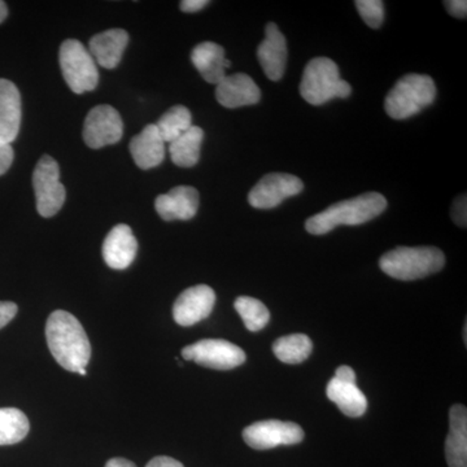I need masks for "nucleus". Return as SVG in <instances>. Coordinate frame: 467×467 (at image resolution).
<instances>
[{
  "label": "nucleus",
  "instance_id": "21",
  "mask_svg": "<svg viewBox=\"0 0 467 467\" xmlns=\"http://www.w3.org/2000/svg\"><path fill=\"white\" fill-rule=\"evenodd\" d=\"M445 457L450 467H467V409L453 405L450 410V434L445 441Z\"/></svg>",
  "mask_w": 467,
  "mask_h": 467
},
{
  "label": "nucleus",
  "instance_id": "1",
  "mask_svg": "<svg viewBox=\"0 0 467 467\" xmlns=\"http://www.w3.org/2000/svg\"><path fill=\"white\" fill-rule=\"evenodd\" d=\"M46 337L52 358L61 368L77 373L88 367L91 344L81 322L66 310H55L46 324Z\"/></svg>",
  "mask_w": 467,
  "mask_h": 467
},
{
  "label": "nucleus",
  "instance_id": "23",
  "mask_svg": "<svg viewBox=\"0 0 467 467\" xmlns=\"http://www.w3.org/2000/svg\"><path fill=\"white\" fill-rule=\"evenodd\" d=\"M204 131L199 126H192L186 133L169 143L171 161L180 168H192L201 159Z\"/></svg>",
  "mask_w": 467,
  "mask_h": 467
},
{
  "label": "nucleus",
  "instance_id": "15",
  "mask_svg": "<svg viewBox=\"0 0 467 467\" xmlns=\"http://www.w3.org/2000/svg\"><path fill=\"white\" fill-rule=\"evenodd\" d=\"M216 98L221 106L235 109L259 103L261 91L250 76L236 73V75L226 76L217 85Z\"/></svg>",
  "mask_w": 467,
  "mask_h": 467
},
{
  "label": "nucleus",
  "instance_id": "35",
  "mask_svg": "<svg viewBox=\"0 0 467 467\" xmlns=\"http://www.w3.org/2000/svg\"><path fill=\"white\" fill-rule=\"evenodd\" d=\"M335 378L344 382H356V374L352 368L340 367L335 371Z\"/></svg>",
  "mask_w": 467,
  "mask_h": 467
},
{
  "label": "nucleus",
  "instance_id": "36",
  "mask_svg": "<svg viewBox=\"0 0 467 467\" xmlns=\"http://www.w3.org/2000/svg\"><path fill=\"white\" fill-rule=\"evenodd\" d=\"M106 467H137L135 463L131 462V461L126 459H117L109 460V462L106 463Z\"/></svg>",
  "mask_w": 467,
  "mask_h": 467
},
{
  "label": "nucleus",
  "instance_id": "38",
  "mask_svg": "<svg viewBox=\"0 0 467 467\" xmlns=\"http://www.w3.org/2000/svg\"><path fill=\"white\" fill-rule=\"evenodd\" d=\"M77 374H79V376L85 377V376H88V371H86V368H79V370L77 371Z\"/></svg>",
  "mask_w": 467,
  "mask_h": 467
},
{
  "label": "nucleus",
  "instance_id": "17",
  "mask_svg": "<svg viewBox=\"0 0 467 467\" xmlns=\"http://www.w3.org/2000/svg\"><path fill=\"white\" fill-rule=\"evenodd\" d=\"M21 95L17 86L0 78V142L11 144L20 131Z\"/></svg>",
  "mask_w": 467,
  "mask_h": 467
},
{
  "label": "nucleus",
  "instance_id": "16",
  "mask_svg": "<svg viewBox=\"0 0 467 467\" xmlns=\"http://www.w3.org/2000/svg\"><path fill=\"white\" fill-rule=\"evenodd\" d=\"M138 252V242L128 225L113 227L103 243V257L107 265L116 270L128 269Z\"/></svg>",
  "mask_w": 467,
  "mask_h": 467
},
{
  "label": "nucleus",
  "instance_id": "7",
  "mask_svg": "<svg viewBox=\"0 0 467 467\" xmlns=\"http://www.w3.org/2000/svg\"><path fill=\"white\" fill-rule=\"evenodd\" d=\"M36 211L42 217L50 218L58 213L66 202V187L60 182V168L57 160L45 155L39 160L33 173Z\"/></svg>",
  "mask_w": 467,
  "mask_h": 467
},
{
  "label": "nucleus",
  "instance_id": "5",
  "mask_svg": "<svg viewBox=\"0 0 467 467\" xmlns=\"http://www.w3.org/2000/svg\"><path fill=\"white\" fill-rule=\"evenodd\" d=\"M435 98L436 86L431 77L407 75L387 94L384 109L391 119H405L431 106Z\"/></svg>",
  "mask_w": 467,
  "mask_h": 467
},
{
  "label": "nucleus",
  "instance_id": "26",
  "mask_svg": "<svg viewBox=\"0 0 467 467\" xmlns=\"http://www.w3.org/2000/svg\"><path fill=\"white\" fill-rule=\"evenodd\" d=\"M155 125L164 142L171 143L192 128V112L183 106L171 107Z\"/></svg>",
  "mask_w": 467,
  "mask_h": 467
},
{
  "label": "nucleus",
  "instance_id": "37",
  "mask_svg": "<svg viewBox=\"0 0 467 467\" xmlns=\"http://www.w3.org/2000/svg\"><path fill=\"white\" fill-rule=\"evenodd\" d=\"M8 16V8L7 5L5 2H0V24L5 20Z\"/></svg>",
  "mask_w": 467,
  "mask_h": 467
},
{
  "label": "nucleus",
  "instance_id": "18",
  "mask_svg": "<svg viewBox=\"0 0 467 467\" xmlns=\"http://www.w3.org/2000/svg\"><path fill=\"white\" fill-rule=\"evenodd\" d=\"M128 43L129 34L126 30L109 29L92 36L88 43V52L95 63L107 69H113L121 61Z\"/></svg>",
  "mask_w": 467,
  "mask_h": 467
},
{
  "label": "nucleus",
  "instance_id": "8",
  "mask_svg": "<svg viewBox=\"0 0 467 467\" xmlns=\"http://www.w3.org/2000/svg\"><path fill=\"white\" fill-rule=\"evenodd\" d=\"M182 358L213 370H232L244 364L247 358L241 347L223 339H202L184 347Z\"/></svg>",
  "mask_w": 467,
  "mask_h": 467
},
{
  "label": "nucleus",
  "instance_id": "11",
  "mask_svg": "<svg viewBox=\"0 0 467 467\" xmlns=\"http://www.w3.org/2000/svg\"><path fill=\"white\" fill-rule=\"evenodd\" d=\"M303 189V181L296 175L270 173L261 178L251 190L248 202L256 209H272L278 207L285 199L299 195Z\"/></svg>",
  "mask_w": 467,
  "mask_h": 467
},
{
  "label": "nucleus",
  "instance_id": "24",
  "mask_svg": "<svg viewBox=\"0 0 467 467\" xmlns=\"http://www.w3.org/2000/svg\"><path fill=\"white\" fill-rule=\"evenodd\" d=\"M313 350L312 340L304 334H292L279 337L273 344V352L285 364H301Z\"/></svg>",
  "mask_w": 467,
  "mask_h": 467
},
{
  "label": "nucleus",
  "instance_id": "14",
  "mask_svg": "<svg viewBox=\"0 0 467 467\" xmlns=\"http://www.w3.org/2000/svg\"><path fill=\"white\" fill-rule=\"evenodd\" d=\"M257 57L270 81H279L284 77L287 64V42L275 23L267 24L265 39L257 48Z\"/></svg>",
  "mask_w": 467,
  "mask_h": 467
},
{
  "label": "nucleus",
  "instance_id": "28",
  "mask_svg": "<svg viewBox=\"0 0 467 467\" xmlns=\"http://www.w3.org/2000/svg\"><path fill=\"white\" fill-rule=\"evenodd\" d=\"M358 14L368 26L379 29L384 21V3L382 0H358L355 2Z\"/></svg>",
  "mask_w": 467,
  "mask_h": 467
},
{
  "label": "nucleus",
  "instance_id": "12",
  "mask_svg": "<svg viewBox=\"0 0 467 467\" xmlns=\"http://www.w3.org/2000/svg\"><path fill=\"white\" fill-rule=\"evenodd\" d=\"M216 304V292L207 285L187 288L175 300L174 321L182 327H190L208 318Z\"/></svg>",
  "mask_w": 467,
  "mask_h": 467
},
{
  "label": "nucleus",
  "instance_id": "22",
  "mask_svg": "<svg viewBox=\"0 0 467 467\" xmlns=\"http://www.w3.org/2000/svg\"><path fill=\"white\" fill-rule=\"evenodd\" d=\"M326 395L347 417L358 418L367 411V396L361 392L356 382H344L334 377L327 384Z\"/></svg>",
  "mask_w": 467,
  "mask_h": 467
},
{
  "label": "nucleus",
  "instance_id": "29",
  "mask_svg": "<svg viewBox=\"0 0 467 467\" xmlns=\"http://www.w3.org/2000/svg\"><path fill=\"white\" fill-rule=\"evenodd\" d=\"M466 193L460 195L451 205V217L453 218L456 225L460 227H466L467 223V204H466Z\"/></svg>",
  "mask_w": 467,
  "mask_h": 467
},
{
  "label": "nucleus",
  "instance_id": "20",
  "mask_svg": "<svg viewBox=\"0 0 467 467\" xmlns=\"http://www.w3.org/2000/svg\"><path fill=\"white\" fill-rule=\"evenodd\" d=\"M192 61L202 78L209 84L218 85L226 77L232 63L225 57V50L213 42H202L192 52Z\"/></svg>",
  "mask_w": 467,
  "mask_h": 467
},
{
  "label": "nucleus",
  "instance_id": "25",
  "mask_svg": "<svg viewBox=\"0 0 467 467\" xmlns=\"http://www.w3.org/2000/svg\"><path fill=\"white\" fill-rule=\"evenodd\" d=\"M29 420L16 408H0V445H14L29 434Z\"/></svg>",
  "mask_w": 467,
  "mask_h": 467
},
{
  "label": "nucleus",
  "instance_id": "2",
  "mask_svg": "<svg viewBox=\"0 0 467 467\" xmlns=\"http://www.w3.org/2000/svg\"><path fill=\"white\" fill-rule=\"evenodd\" d=\"M387 201L378 192H367L349 201L335 202L306 220V230L312 235H325L337 226H358L383 213Z\"/></svg>",
  "mask_w": 467,
  "mask_h": 467
},
{
  "label": "nucleus",
  "instance_id": "27",
  "mask_svg": "<svg viewBox=\"0 0 467 467\" xmlns=\"http://www.w3.org/2000/svg\"><path fill=\"white\" fill-rule=\"evenodd\" d=\"M236 312L239 313L245 327L250 331L263 330L269 324L270 313L265 304L250 296H239L234 303Z\"/></svg>",
  "mask_w": 467,
  "mask_h": 467
},
{
  "label": "nucleus",
  "instance_id": "33",
  "mask_svg": "<svg viewBox=\"0 0 467 467\" xmlns=\"http://www.w3.org/2000/svg\"><path fill=\"white\" fill-rule=\"evenodd\" d=\"M208 5V0H183L180 5L181 11L186 12V14H195V12L207 7Z\"/></svg>",
  "mask_w": 467,
  "mask_h": 467
},
{
  "label": "nucleus",
  "instance_id": "4",
  "mask_svg": "<svg viewBox=\"0 0 467 467\" xmlns=\"http://www.w3.org/2000/svg\"><path fill=\"white\" fill-rule=\"evenodd\" d=\"M352 88L340 78L339 67L328 57H315L306 64L300 84L303 99L322 106L335 98H348Z\"/></svg>",
  "mask_w": 467,
  "mask_h": 467
},
{
  "label": "nucleus",
  "instance_id": "3",
  "mask_svg": "<svg viewBox=\"0 0 467 467\" xmlns=\"http://www.w3.org/2000/svg\"><path fill=\"white\" fill-rule=\"evenodd\" d=\"M444 265V254L436 247H399L379 260L382 272L399 281L426 278L441 272Z\"/></svg>",
  "mask_w": 467,
  "mask_h": 467
},
{
  "label": "nucleus",
  "instance_id": "6",
  "mask_svg": "<svg viewBox=\"0 0 467 467\" xmlns=\"http://www.w3.org/2000/svg\"><path fill=\"white\" fill-rule=\"evenodd\" d=\"M64 79L75 94L92 91L99 84L97 63L88 48L77 39H67L58 52Z\"/></svg>",
  "mask_w": 467,
  "mask_h": 467
},
{
  "label": "nucleus",
  "instance_id": "9",
  "mask_svg": "<svg viewBox=\"0 0 467 467\" xmlns=\"http://www.w3.org/2000/svg\"><path fill=\"white\" fill-rule=\"evenodd\" d=\"M243 439L256 451L273 450L281 445H295L304 441V430L294 422L260 420L243 430Z\"/></svg>",
  "mask_w": 467,
  "mask_h": 467
},
{
  "label": "nucleus",
  "instance_id": "31",
  "mask_svg": "<svg viewBox=\"0 0 467 467\" xmlns=\"http://www.w3.org/2000/svg\"><path fill=\"white\" fill-rule=\"evenodd\" d=\"M14 159L15 152L11 144L0 142V175L7 173Z\"/></svg>",
  "mask_w": 467,
  "mask_h": 467
},
{
  "label": "nucleus",
  "instance_id": "10",
  "mask_svg": "<svg viewBox=\"0 0 467 467\" xmlns=\"http://www.w3.org/2000/svg\"><path fill=\"white\" fill-rule=\"evenodd\" d=\"M122 134H124V122L113 107H94L86 116L84 140L90 149L99 150L119 142Z\"/></svg>",
  "mask_w": 467,
  "mask_h": 467
},
{
  "label": "nucleus",
  "instance_id": "32",
  "mask_svg": "<svg viewBox=\"0 0 467 467\" xmlns=\"http://www.w3.org/2000/svg\"><path fill=\"white\" fill-rule=\"evenodd\" d=\"M444 5L451 16L465 20L467 16L466 0H448V2H444Z\"/></svg>",
  "mask_w": 467,
  "mask_h": 467
},
{
  "label": "nucleus",
  "instance_id": "34",
  "mask_svg": "<svg viewBox=\"0 0 467 467\" xmlns=\"http://www.w3.org/2000/svg\"><path fill=\"white\" fill-rule=\"evenodd\" d=\"M146 467H184L180 461L168 456L155 457L147 463Z\"/></svg>",
  "mask_w": 467,
  "mask_h": 467
},
{
  "label": "nucleus",
  "instance_id": "13",
  "mask_svg": "<svg viewBox=\"0 0 467 467\" xmlns=\"http://www.w3.org/2000/svg\"><path fill=\"white\" fill-rule=\"evenodd\" d=\"M198 190L192 186L174 187L168 193H162L156 198L155 208L159 216L164 221H189L198 213Z\"/></svg>",
  "mask_w": 467,
  "mask_h": 467
},
{
  "label": "nucleus",
  "instance_id": "30",
  "mask_svg": "<svg viewBox=\"0 0 467 467\" xmlns=\"http://www.w3.org/2000/svg\"><path fill=\"white\" fill-rule=\"evenodd\" d=\"M17 306L12 301H0V330L17 315Z\"/></svg>",
  "mask_w": 467,
  "mask_h": 467
},
{
  "label": "nucleus",
  "instance_id": "19",
  "mask_svg": "<svg viewBox=\"0 0 467 467\" xmlns=\"http://www.w3.org/2000/svg\"><path fill=\"white\" fill-rule=\"evenodd\" d=\"M130 152L138 168L159 167L165 159V142L155 124L147 125L130 142Z\"/></svg>",
  "mask_w": 467,
  "mask_h": 467
}]
</instances>
